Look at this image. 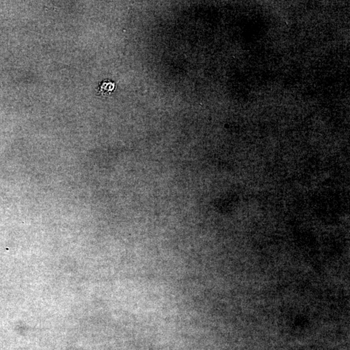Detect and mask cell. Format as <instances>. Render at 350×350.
Masks as SVG:
<instances>
[{
    "label": "cell",
    "instance_id": "1",
    "mask_svg": "<svg viewBox=\"0 0 350 350\" xmlns=\"http://www.w3.org/2000/svg\"><path fill=\"white\" fill-rule=\"evenodd\" d=\"M115 84L110 81H104L100 86L99 92L102 95H110L114 90Z\"/></svg>",
    "mask_w": 350,
    "mask_h": 350
}]
</instances>
